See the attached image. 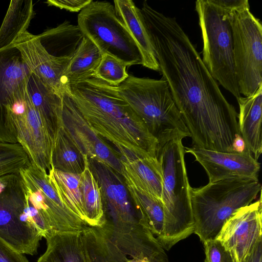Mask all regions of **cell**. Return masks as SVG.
Listing matches in <instances>:
<instances>
[{
    "label": "cell",
    "mask_w": 262,
    "mask_h": 262,
    "mask_svg": "<svg viewBox=\"0 0 262 262\" xmlns=\"http://www.w3.org/2000/svg\"><path fill=\"white\" fill-rule=\"evenodd\" d=\"M159 66L191 138L192 146L238 152L243 141L238 114L222 94L175 17L144 2L140 9Z\"/></svg>",
    "instance_id": "obj_1"
},
{
    "label": "cell",
    "mask_w": 262,
    "mask_h": 262,
    "mask_svg": "<svg viewBox=\"0 0 262 262\" xmlns=\"http://www.w3.org/2000/svg\"><path fill=\"white\" fill-rule=\"evenodd\" d=\"M66 91L94 133L113 144L121 157L157 158V140L110 85L91 78L68 84Z\"/></svg>",
    "instance_id": "obj_2"
},
{
    "label": "cell",
    "mask_w": 262,
    "mask_h": 262,
    "mask_svg": "<svg viewBox=\"0 0 262 262\" xmlns=\"http://www.w3.org/2000/svg\"><path fill=\"white\" fill-rule=\"evenodd\" d=\"M110 86L129 105L156 138L157 151L171 141L190 137L163 78H139L128 74L119 85Z\"/></svg>",
    "instance_id": "obj_3"
},
{
    "label": "cell",
    "mask_w": 262,
    "mask_h": 262,
    "mask_svg": "<svg viewBox=\"0 0 262 262\" xmlns=\"http://www.w3.org/2000/svg\"><path fill=\"white\" fill-rule=\"evenodd\" d=\"M182 140L171 141L157 151L163 177L162 202L164 214L161 234L156 238L169 250L194 231L190 188Z\"/></svg>",
    "instance_id": "obj_4"
},
{
    "label": "cell",
    "mask_w": 262,
    "mask_h": 262,
    "mask_svg": "<svg viewBox=\"0 0 262 262\" xmlns=\"http://www.w3.org/2000/svg\"><path fill=\"white\" fill-rule=\"evenodd\" d=\"M258 178H231L190 188L194 231L202 243L216 238L226 221L261 191Z\"/></svg>",
    "instance_id": "obj_5"
},
{
    "label": "cell",
    "mask_w": 262,
    "mask_h": 262,
    "mask_svg": "<svg viewBox=\"0 0 262 262\" xmlns=\"http://www.w3.org/2000/svg\"><path fill=\"white\" fill-rule=\"evenodd\" d=\"M203 39L202 60L209 72L237 100L241 97L233 51L230 14L209 0L195 2Z\"/></svg>",
    "instance_id": "obj_6"
},
{
    "label": "cell",
    "mask_w": 262,
    "mask_h": 262,
    "mask_svg": "<svg viewBox=\"0 0 262 262\" xmlns=\"http://www.w3.org/2000/svg\"><path fill=\"white\" fill-rule=\"evenodd\" d=\"M19 174L29 215L43 236L53 231H76L86 225L61 198L48 172L30 163Z\"/></svg>",
    "instance_id": "obj_7"
},
{
    "label": "cell",
    "mask_w": 262,
    "mask_h": 262,
    "mask_svg": "<svg viewBox=\"0 0 262 262\" xmlns=\"http://www.w3.org/2000/svg\"><path fill=\"white\" fill-rule=\"evenodd\" d=\"M78 27L102 55L112 56L127 67L142 64L137 44L111 3L93 1L78 14Z\"/></svg>",
    "instance_id": "obj_8"
},
{
    "label": "cell",
    "mask_w": 262,
    "mask_h": 262,
    "mask_svg": "<svg viewBox=\"0 0 262 262\" xmlns=\"http://www.w3.org/2000/svg\"><path fill=\"white\" fill-rule=\"evenodd\" d=\"M37 262H126L127 257L101 227L84 225L73 231H53Z\"/></svg>",
    "instance_id": "obj_9"
},
{
    "label": "cell",
    "mask_w": 262,
    "mask_h": 262,
    "mask_svg": "<svg viewBox=\"0 0 262 262\" xmlns=\"http://www.w3.org/2000/svg\"><path fill=\"white\" fill-rule=\"evenodd\" d=\"M234 67L239 93L253 95L262 85V25L250 6L230 14Z\"/></svg>",
    "instance_id": "obj_10"
},
{
    "label": "cell",
    "mask_w": 262,
    "mask_h": 262,
    "mask_svg": "<svg viewBox=\"0 0 262 262\" xmlns=\"http://www.w3.org/2000/svg\"><path fill=\"white\" fill-rule=\"evenodd\" d=\"M0 237L18 252L34 255L42 236L28 221L19 173L0 176Z\"/></svg>",
    "instance_id": "obj_11"
},
{
    "label": "cell",
    "mask_w": 262,
    "mask_h": 262,
    "mask_svg": "<svg viewBox=\"0 0 262 262\" xmlns=\"http://www.w3.org/2000/svg\"><path fill=\"white\" fill-rule=\"evenodd\" d=\"M88 160L100 187L105 224L119 227L138 223L139 214L121 175L103 162L92 158Z\"/></svg>",
    "instance_id": "obj_12"
},
{
    "label": "cell",
    "mask_w": 262,
    "mask_h": 262,
    "mask_svg": "<svg viewBox=\"0 0 262 262\" xmlns=\"http://www.w3.org/2000/svg\"><path fill=\"white\" fill-rule=\"evenodd\" d=\"M62 125L81 154L103 162L121 174V155L92 130L69 94L62 96Z\"/></svg>",
    "instance_id": "obj_13"
},
{
    "label": "cell",
    "mask_w": 262,
    "mask_h": 262,
    "mask_svg": "<svg viewBox=\"0 0 262 262\" xmlns=\"http://www.w3.org/2000/svg\"><path fill=\"white\" fill-rule=\"evenodd\" d=\"M31 75L12 44L0 49V142L17 143L7 120V109L27 91Z\"/></svg>",
    "instance_id": "obj_14"
},
{
    "label": "cell",
    "mask_w": 262,
    "mask_h": 262,
    "mask_svg": "<svg viewBox=\"0 0 262 262\" xmlns=\"http://www.w3.org/2000/svg\"><path fill=\"white\" fill-rule=\"evenodd\" d=\"M262 202L259 199L235 212L216 237L230 251L235 262H246L262 237Z\"/></svg>",
    "instance_id": "obj_15"
},
{
    "label": "cell",
    "mask_w": 262,
    "mask_h": 262,
    "mask_svg": "<svg viewBox=\"0 0 262 262\" xmlns=\"http://www.w3.org/2000/svg\"><path fill=\"white\" fill-rule=\"evenodd\" d=\"M12 45L20 52L30 73L62 97L66 90L63 74L72 56L58 57L50 54L41 45L38 35L27 31L20 35Z\"/></svg>",
    "instance_id": "obj_16"
},
{
    "label": "cell",
    "mask_w": 262,
    "mask_h": 262,
    "mask_svg": "<svg viewBox=\"0 0 262 262\" xmlns=\"http://www.w3.org/2000/svg\"><path fill=\"white\" fill-rule=\"evenodd\" d=\"M205 170L209 182L231 178H258L260 163L246 149L225 152L195 147H185Z\"/></svg>",
    "instance_id": "obj_17"
},
{
    "label": "cell",
    "mask_w": 262,
    "mask_h": 262,
    "mask_svg": "<svg viewBox=\"0 0 262 262\" xmlns=\"http://www.w3.org/2000/svg\"><path fill=\"white\" fill-rule=\"evenodd\" d=\"M101 228L126 255L128 262H169L164 248L140 221L121 227L105 224Z\"/></svg>",
    "instance_id": "obj_18"
},
{
    "label": "cell",
    "mask_w": 262,
    "mask_h": 262,
    "mask_svg": "<svg viewBox=\"0 0 262 262\" xmlns=\"http://www.w3.org/2000/svg\"><path fill=\"white\" fill-rule=\"evenodd\" d=\"M239 112L238 124L246 148L258 160L262 152V85L252 95L237 100Z\"/></svg>",
    "instance_id": "obj_19"
},
{
    "label": "cell",
    "mask_w": 262,
    "mask_h": 262,
    "mask_svg": "<svg viewBox=\"0 0 262 262\" xmlns=\"http://www.w3.org/2000/svg\"><path fill=\"white\" fill-rule=\"evenodd\" d=\"M116 13L137 44L142 58V65L159 72L154 49L140 9L131 0L114 1Z\"/></svg>",
    "instance_id": "obj_20"
},
{
    "label": "cell",
    "mask_w": 262,
    "mask_h": 262,
    "mask_svg": "<svg viewBox=\"0 0 262 262\" xmlns=\"http://www.w3.org/2000/svg\"><path fill=\"white\" fill-rule=\"evenodd\" d=\"M121 162L122 176L127 177L137 187L162 201L163 177L157 158L121 157Z\"/></svg>",
    "instance_id": "obj_21"
},
{
    "label": "cell",
    "mask_w": 262,
    "mask_h": 262,
    "mask_svg": "<svg viewBox=\"0 0 262 262\" xmlns=\"http://www.w3.org/2000/svg\"><path fill=\"white\" fill-rule=\"evenodd\" d=\"M122 177L139 214V221L157 238L161 234L164 226V214L162 201L137 187L127 177Z\"/></svg>",
    "instance_id": "obj_22"
},
{
    "label": "cell",
    "mask_w": 262,
    "mask_h": 262,
    "mask_svg": "<svg viewBox=\"0 0 262 262\" xmlns=\"http://www.w3.org/2000/svg\"><path fill=\"white\" fill-rule=\"evenodd\" d=\"M102 54L95 44L83 36L63 74L66 86L92 78Z\"/></svg>",
    "instance_id": "obj_23"
},
{
    "label": "cell",
    "mask_w": 262,
    "mask_h": 262,
    "mask_svg": "<svg viewBox=\"0 0 262 262\" xmlns=\"http://www.w3.org/2000/svg\"><path fill=\"white\" fill-rule=\"evenodd\" d=\"M31 0H12L0 27V49L11 45L27 31L33 17Z\"/></svg>",
    "instance_id": "obj_24"
},
{
    "label": "cell",
    "mask_w": 262,
    "mask_h": 262,
    "mask_svg": "<svg viewBox=\"0 0 262 262\" xmlns=\"http://www.w3.org/2000/svg\"><path fill=\"white\" fill-rule=\"evenodd\" d=\"M80 187L85 211V223L92 227H102L105 217L101 190L89 166L88 157L80 173Z\"/></svg>",
    "instance_id": "obj_25"
},
{
    "label": "cell",
    "mask_w": 262,
    "mask_h": 262,
    "mask_svg": "<svg viewBox=\"0 0 262 262\" xmlns=\"http://www.w3.org/2000/svg\"><path fill=\"white\" fill-rule=\"evenodd\" d=\"M88 157L81 154L62 124L57 127L52 154V166L63 172L80 174Z\"/></svg>",
    "instance_id": "obj_26"
},
{
    "label": "cell",
    "mask_w": 262,
    "mask_h": 262,
    "mask_svg": "<svg viewBox=\"0 0 262 262\" xmlns=\"http://www.w3.org/2000/svg\"><path fill=\"white\" fill-rule=\"evenodd\" d=\"M27 89L36 109L57 129L62 124V97L31 73Z\"/></svg>",
    "instance_id": "obj_27"
},
{
    "label": "cell",
    "mask_w": 262,
    "mask_h": 262,
    "mask_svg": "<svg viewBox=\"0 0 262 262\" xmlns=\"http://www.w3.org/2000/svg\"><path fill=\"white\" fill-rule=\"evenodd\" d=\"M48 174L62 200L85 223V211L80 187V174L63 172L52 167Z\"/></svg>",
    "instance_id": "obj_28"
},
{
    "label": "cell",
    "mask_w": 262,
    "mask_h": 262,
    "mask_svg": "<svg viewBox=\"0 0 262 262\" xmlns=\"http://www.w3.org/2000/svg\"><path fill=\"white\" fill-rule=\"evenodd\" d=\"M30 163L19 144L0 142V176L19 173Z\"/></svg>",
    "instance_id": "obj_29"
},
{
    "label": "cell",
    "mask_w": 262,
    "mask_h": 262,
    "mask_svg": "<svg viewBox=\"0 0 262 262\" xmlns=\"http://www.w3.org/2000/svg\"><path fill=\"white\" fill-rule=\"evenodd\" d=\"M127 65L107 54L102 55L101 61L92 78L101 80L107 84L117 86L128 77Z\"/></svg>",
    "instance_id": "obj_30"
},
{
    "label": "cell",
    "mask_w": 262,
    "mask_h": 262,
    "mask_svg": "<svg viewBox=\"0 0 262 262\" xmlns=\"http://www.w3.org/2000/svg\"><path fill=\"white\" fill-rule=\"evenodd\" d=\"M205 262H235L230 251L217 239L204 243Z\"/></svg>",
    "instance_id": "obj_31"
},
{
    "label": "cell",
    "mask_w": 262,
    "mask_h": 262,
    "mask_svg": "<svg viewBox=\"0 0 262 262\" xmlns=\"http://www.w3.org/2000/svg\"><path fill=\"white\" fill-rule=\"evenodd\" d=\"M0 262H29L27 257L0 237Z\"/></svg>",
    "instance_id": "obj_32"
},
{
    "label": "cell",
    "mask_w": 262,
    "mask_h": 262,
    "mask_svg": "<svg viewBox=\"0 0 262 262\" xmlns=\"http://www.w3.org/2000/svg\"><path fill=\"white\" fill-rule=\"evenodd\" d=\"M92 0H48L46 3L49 6H55L61 9L77 12L90 4Z\"/></svg>",
    "instance_id": "obj_33"
},
{
    "label": "cell",
    "mask_w": 262,
    "mask_h": 262,
    "mask_svg": "<svg viewBox=\"0 0 262 262\" xmlns=\"http://www.w3.org/2000/svg\"><path fill=\"white\" fill-rule=\"evenodd\" d=\"M214 5L225 12L231 14L249 6L248 0H209Z\"/></svg>",
    "instance_id": "obj_34"
},
{
    "label": "cell",
    "mask_w": 262,
    "mask_h": 262,
    "mask_svg": "<svg viewBox=\"0 0 262 262\" xmlns=\"http://www.w3.org/2000/svg\"><path fill=\"white\" fill-rule=\"evenodd\" d=\"M246 262H262V237L256 244Z\"/></svg>",
    "instance_id": "obj_35"
}]
</instances>
